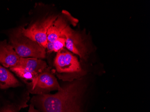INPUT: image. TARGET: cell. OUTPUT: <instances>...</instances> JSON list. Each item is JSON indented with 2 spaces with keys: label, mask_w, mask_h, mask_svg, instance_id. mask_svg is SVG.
<instances>
[{
  "label": "cell",
  "mask_w": 150,
  "mask_h": 112,
  "mask_svg": "<svg viewBox=\"0 0 150 112\" xmlns=\"http://www.w3.org/2000/svg\"><path fill=\"white\" fill-rule=\"evenodd\" d=\"M81 87L79 81L69 84L56 94H45L36 97L43 112H67L78 103Z\"/></svg>",
  "instance_id": "6da1fadb"
},
{
  "label": "cell",
  "mask_w": 150,
  "mask_h": 112,
  "mask_svg": "<svg viewBox=\"0 0 150 112\" xmlns=\"http://www.w3.org/2000/svg\"><path fill=\"white\" fill-rule=\"evenodd\" d=\"M10 44L18 56L22 58L42 59L46 56V49L23 34L21 27L13 30L9 35Z\"/></svg>",
  "instance_id": "7a4b0ae2"
},
{
  "label": "cell",
  "mask_w": 150,
  "mask_h": 112,
  "mask_svg": "<svg viewBox=\"0 0 150 112\" xmlns=\"http://www.w3.org/2000/svg\"><path fill=\"white\" fill-rule=\"evenodd\" d=\"M58 16H50L37 21L28 28L22 27L23 34L46 49L48 44L47 32Z\"/></svg>",
  "instance_id": "3957f363"
},
{
  "label": "cell",
  "mask_w": 150,
  "mask_h": 112,
  "mask_svg": "<svg viewBox=\"0 0 150 112\" xmlns=\"http://www.w3.org/2000/svg\"><path fill=\"white\" fill-rule=\"evenodd\" d=\"M54 65L57 72L63 75L62 78L64 75L73 77V76H76L82 72L81 67L77 58L67 51H61L57 53Z\"/></svg>",
  "instance_id": "277c9868"
},
{
  "label": "cell",
  "mask_w": 150,
  "mask_h": 112,
  "mask_svg": "<svg viewBox=\"0 0 150 112\" xmlns=\"http://www.w3.org/2000/svg\"><path fill=\"white\" fill-rule=\"evenodd\" d=\"M29 88L33 94L42 95L54 90L60 91L62 87L59 85L56 77L46 69L38 75L35 83L30 86Z\"/></svg>",
  "instance_id": "5b68a950"
},
{
  "label": "cell",
  "mask_w": 150,
  "mask_h": 112,
  "mask_svg": "<svg viewBox=\"0 0 150 112\" xmlns=\"http://www.w3.org/2000/svg\"><path fill=\"white\" fill-rule=\"evenodd\" d=\"M62 37L65 38L66 47L69 51L79 56L81 59L86 58V49L79 34L68 25L64 30Z\"/></svg>",
  "instance_id": "8992f818"
},
{
  "label": "cell",
  "mask_w": 150,
  "mask_h": 112,
  "mask_svg": "<svg viewBox=\"0 0 150 112\" xmlns=\"http://www.w3.org/2000/svg\"><path fill=\"white\" fill-rule=\"evenodd\" d=\"M18 56L10 43L6 40L0 41V64L5 68H12L18 64Z\"/></svg>",
  "instance_id": "52a82bcc"
},
{
  "label": "cell",
  "mask_w": 150,
  "mask_h": 112,
  "mask_svg": "<svg viewBox=\"0 0 150 112\" xmlns=\"http://www.w3.org/2000/svg\"><path fill=\"white\" fill-rule=\"evenodd\" d=\"M16 66L39 75L47 69V65L45 61L40 59L20 58Z\"/></svg>",
  "instance_id": "ba28073f"
},
{
  "label": "cell",
  "mask_w": 150,
  "mask_h": 112,
  "mask_svg": "<svg viewBox=\"0 0 150 112\" xmlns=\"http://www.w3.org/2000/svg\"><path fill=\"white\" fill-rule=\"evenodd\" d=\"M67 26L68 25L64 16H58L56 20L51 24L47 32L48 42L53 43L59 38L63 37L62 34Z\"/></svg>",
  "instance_id": "9c48e42d"
},
{
  "label": "cell",
  "mask_w": 150,
  "mask_h": 112,
  "mask_svg": "<svg viewBox=\"0 0 150 112\" xmlns=\"http://www.w3.org/2000/svg\"><path fill=\"white\" fill-rule=\"evenodd\" d=\"M20 85L16 78L5 67L0 64V88L6 89Z\"/></svg>",
  "instance_id": "30bf717a"
},
{
  "label": "cell",
  "mask_w": 150,
  "mask_h": 112,
  "mask_svg": "<svg viewBox=\"0 0 150 112\" xmlns=\"http://www.w3.org/2000/svg\"><path fill=\"white\" fill-rule=\"evenodd\" d=\"M10 70L24 80L30 81L31 82L28 83L29 86L33 85L35 83L38 75L18 66L10 68Z\"/></svg>",
  "instance_id": "8fae6325"
},
{
  "label": "cell",
  "mask_w": 150,
  "mask_h": 112,
  "mask_svg": "<svg viewBox=\"0 0 150 112\" xmlns=\"http://www.w3.org/2000/svg\"><path fill=\"white\" fill-rule=\"evenodd\" d=\"M66 47V39L64 37H60L53 42V52L58 53L62 51Z\"/></svg>",
  "instance_id": "7c38bea8"
},
{
  "label": "cell",
  "mask_w": 150,
  "mask_h": 112,
  "mask_svg": "<svg viewBox=\"0 0 150 112\" xmlns=\"http://www.w3.org/2000/svg\"><path fill=\"white\" fill-rule=\"evenodd\" d=\"M62 13L64 14V17H65L66 18L67 20H69V21H70L71 23L73 25H74V26L76 25V24L78 23V20L77 19H75L73 17L71 16V15L68 12L66 11H63Z\"/></svg>",
  "instance_id": "4fadbf2b"
},
{
  "label": "cell",
  "mask_w": 150,
  "mask_h": 112,
  "mask_svg": "<svg viewBox=\"0 0 150 112\" xmlns=\"http://www.w3.org/2000/svg\"><path fill=\"white\" fill-rule=\"evenodd\" d=\"M67 112H80L79 105L78 104H76L72 107Z\"/></svg>",
  "instance_id": "5bb4252c"
},
{
  "label": "cell",
  "mask_w": 150,
  "mask_h": 112,
  "mask_svg": "<svg viewBox=\"0 0 150 112\" xmlns=\"http://www.w3.org/2000/svg\"><path fill=\"white\" fill-rule=\"evenodd\" d=\"M29 112H40L38 109H35L33 104H31L29 107Z\"/></svg>",
  "instance_id": "9a60e30c"
},
{
  "label": "cell",
  "mask_w": 150,
  "mask_h": 112,
  "mask_svg": "<svg viewBox=\"0 0 150 112\" xmlns=\"http://www.w3.org/2000/svg\"><path fill=\"white\" fill-rule=\"evenodd\" d=\"M13 112V111L12 110H9V109H7V110H5L2 111V112Z\"/></svg>",
  "instance_id": "2e32d148"
}]
</instances>
